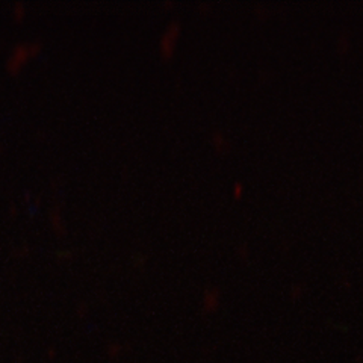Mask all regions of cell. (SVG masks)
<instances>
[{
    "instance_id": "obj_1",
    "label": "cell",
    "mask_w": 363,
    "mask_h": 363,
    "mask_svg": "<svg viewBox=\"0 0 363 363\" xmlns=\"http://www.w3.org/2000/svg\"><path fill=\"white\" fill-rule=\"evenodd\" d=\"M37 50H38V45L32 44V43L17 45L13 52V56H11V60H9V65H11V68H13V72H17L18 68L25 65L30 56Z\"/></svg>"
},
{
    "instance_id": "obj_2",
    "label": "cell",
    "mask_w": 363,
    "mask_h": 363,
    "mask_svg": "<svg viewBox=\"0 0 363 363\" xmlns=\"http://www.w3.org/2000/svg\"><path fill=\"white\" fill-rule=\"evenodd\" d=\"M179 33H180V26L176 21L172 23V25H169L167 28V30L164 32V35L161 38V52L164 56H167V58H169V56H172L174 52Z\"/></svg>"
}]
</instances>
